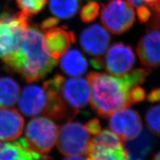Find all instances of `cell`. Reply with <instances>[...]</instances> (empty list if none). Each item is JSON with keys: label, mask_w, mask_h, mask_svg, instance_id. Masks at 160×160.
Wrapping results in <instances>:
<instances>
[{"label": "cell", "mask_w": 160, "mask_h": 160, "mask_svg": "<svg viewBox=\"0 0 160 160\" xmlns=\"http://www.w3.org/2000/svg\"><path fill=\"white\" fill-rule=\"evenodd\" d=\"M47 96L42 87L30 85L25 87L18 98V107L25 116L43 115L46 107Z\"/></svg>", "instance_id": "obj_13"}, {"label": "cell", "mask_w": 160, "mask_h": 160, "mask_svg": "<svg viewBox=\"0 0 160 160\" xmlns=\"http://www.w3.org/2000/svg\"><path fill=\"white\" fill-rule=\"evenodd\" d=\"M148 100L149 102H157L160 101V88L152 89L148 95Z\"/></svg>", "instance_id": "obj_31"}, {"label": "cell", "mask_w": 160, "mask_h": 160, "mask_svg": "<svg viewBox=\"0 0 160 160\" xmlns=\"http://www.w3.org/2000/svg\"><path fill=\"white\" fill-rule=\"evenodd\" d=\"M66 28H52L43 35L45 44L48 52L55 59H58L66 53L70 46L76 42V36Z\"/></svg>", "instance_id": "obj_14"}, {"label": "cell", "mask_w": 160, "mask_h": 160, "mask_svg": "<svg viewBox=\"0 0 160 160\" xmlns=\"http://www.w3.org/2000/svg\"><path fill=\"white\" fill-rule=\"evenodd\" d=\"M3 62L27 82L32 83L46 77L56 66L58 59L48 52L39 27L29 25L16 52L4 59Z\"/></svg>", "instance_id": "obj_2"}, {"label": "cell", "mask_w": 160, "mask_h": 160, "mask_svg": "<svg viewBox=\"0 0 160 160\" xmlns=\"http://www.w3.org/2000/svg\"><path fill=\"white\" fill-rule=\"evenodd\" d=\"M137 53L142 65L152 69L160 66V29L147 28V32L139 39Z\"/></svg>", "instance_id": "obj_11"}, {"label": "cell", "mask_w": 160, "mask_h": 160, "mask_svg": "<svg viewBox=\"0 0 160 160\" xmlns=\"http://www.w3.org/2000/svg\"><path fill=\"white\" fill-rule=\"evenodd\" d=\"M46 155L34 151L28 145L26 138H20L13 143L0 140V159L32 160L48 159Z\"/></svg>", "instance_id": "obj_16"}, {"label": "cell", "mask_w": 160, "mask_h": 160, "mask_svg": "<svg viewBox=\"0 0 160 160\" xmlns=\"http://www.w3.org/2000/svg\"><path fill=\"white\" fill-rule=\"evenodd\" d=\"M86 129L89 133L93 135V136H96L100 132L102 131V127L100 126V123L98 119H92L85 125Z\"/></svg>", "instance_id": "obj_29"}, {"label": "cell", "mask_w": 160, "mask_h": 160, "mask_svg": "<svg viewBox=\"0 0 160 160\" xmlns=\"http://www.w3.org/2000/svg\"><path fill=\"white\" fill-rule=\"evenodd\" d=\"M101 21L109 32L120 35L132 27L136 14L133 6L125 0H109L102 4Z\"/></svg>", "instance_id": "obj_6"}, {"label": "cell", "mask_w": 160, "mask_h": 160, "mask_svg": "<svg viewBox=\"0 0 160 160\" xmlns=\"http://www.w3.org/2000/svg\"><path fill=\"white\" fill-rule=\"evenodd\" d=\"M20 88L13 78H0V108L13 106L18 102Z\"/></svg>", "instance_id": "obj_20"}, {"label": "cell", "mask_w": 160, "mask_h": 160, "mask_svg": "<svg viewBox=\"0 0 160 160\" xmlns=\"http://www.w3.org/2000/svg\"><path fill=\"white\" fill-rule=\"evenodd\" d=\"M150 69L131 70L121 77L99 73H89L87 79L91 90L90 102L99 116L108 118L118 110L132 106L129 98L132 88L142 84Z\"/></svg>", "instance_id": "obj_1"}, {"label": "cell", "mask_w": 160, "mask_h": 160, "mask_svg": "<svg viewBox=\"0 0 160 160\" xmlns=\"http://www.w3.org/2000/svg\"><path fill=\"white\" fill-rule=\"evenodd\" d=\"M62 78L61 75H56L43 85L47 96L46 107L43 115L59 122H69L79 113L66 103L61 96L59 87Z\"/></svg>", "instance_id": "obj_7"}, {"label": "cell", "mask_w": 160, "mask_h": 160, "mask_svg": "<svg viewBox=\"0 0 160 160\" xmlns=\"http://www.w3.org/2000/svg\"><path fill=\"white\" fill-rule=\"evenodd\" d=\"M152 159H156V160H160V151L159 152H158L156 155H154Z\"/></svg>", "instance_id": "obj_34"}, {"label": "cell", "mask_w": 160, "mask_h": 160, "mask_svg": "<svg viewBox=\"0 0 160 160\" xmlns=\"http://www.w3.org/2000/svg\"><path fill=\"white\" fill-rule=\"evenodd\" d=\"M82 0H49L51 12L61 19H69L76 16L81 6Z\"/></svg>", "instance_id": "obj_21"}, {"label": "cell", "mask_w": 160, "mask_h": 160, "mask_svg": "<svg viewBox=\"0 0 160 160\" xmlns=\"http://www.w3.org/2000/svg\"><path fill=\"white\" fill-rule=\"evenodd\" d=\"M122 142V140L116 133L109 129L102 130L92 139V142L93 144L106 147H118L122 146L123 145Z\"/></svg>", "instance_id": "obj_22"}, {"label": "cell", "mask_w": 160, "mask_h": 160, "mask_svg": "<svg viewBox=\"0 0 160 160\" xmlns=\"http://www.w3.org/2000/svg\"><path fill=\"white\" fill-rule=\"evenodd\" d=\"M124 142L128 159H143L152 151L156 140L147 130H143L136 138Z\"/></svg>", "instance_id": "obj_17"}, {"label": "cell", "mask_w": 160, "mask_h": 160, "mask_svg": "<svg viewBox=\"0 0 160 160\" xmlns=\"http://www.w3.org/2000/svg\"><path fill=\"white\" fill-rule=\"evenodd\" d=\"M143 2L144 3H146L147 4V6H148L152 9L154 8H156L160 3V0H143Z\"/></svg>", "instance_id": "obj_32"}, {"label": "cell", "mask_w": 160, "mask_h": 160, "mask_svg": "<svg viewBox=\"0 0 160 160\" xmlns=\"http://www.w3.org/2000/svg\"><path fill=\"white\" fill-rule=\"evenodd\" d=\"M48 0H16L22 12L29 16L41 12L46 6Z\"/></svg>", "instance_id": "obj_24"}, {"label": "cell", "mask_w": 160, "mask_h": 160, "mask_svg": "<svg viewBox=\"0 0 160 160\" xmlns=\"http://www.w3.org/2000/svg\"><path fill=\"white\" fill-rule=\"evenodd\" d=\"M137 16L139 22L141 23L149 22L151 18V12L149 9L145 5H142L137 7Z\"/></svg>", "instance_id": "obj_28"}, {"label": "cell", "mask_w": 160, "mask_h": 160, "mask_svg": "<svg viewBox=\"0 0 160 160\" xmlns=\"http://www.w3.org/2000/svg\"><path fill=\"white\" fill-rule=\"evenodd\" d=\"M92 138L86 126L79 122H66L59 128L57 138L59 151L68 159L87 158Z\"/></svg>", "instance_id": "obj_3"}, {"label": "cell", "mask_w": 160, "mask_h": 160, "mask_svg": "<svg viewBox=\"0 0 160 160\" xmlns=\"http://www.w3.org/2000/svg\"><path fill=\"white\" fill-rule=\"evenodd\" d=\"M110 42L107 30L98 24L85 29L80 36V43L83 50L94 59H101Z\"/></svg>", "instance_id": "obj_12"}, {"label": "cell", "mask_w": 160, "mask_h": 160, "mask_svg": "<svg viewBox=\"0 0 160 160\" xmlns=\"http://www.w3.org/2000/svg\"><path fill=\"white\" fill-rule=\"evenodd\" d=\"M153 15L147 25V28H156L160 29V3L152 9Z\"/></svg>", "instance_id": "obj_27"}, {"label": "cell", "mask_w": 160, "mask_h": 160, "mask_svg": "<svg viewBox=\"0 0 160 160\" xmlns=\"http://www.w3.org/2000/svg\"><path fill=\"white\" fill-rule=\"evenodd\" d=\"M127 2H129L132 6L134 7H139L142 5H143V0H127Z\"/></svg>", "instance_id": "obj_33"}, {"label": "cell", "mask_w": 160, "mask_h": 160, "mask_svg": "<svg viewBox=\"0 0 160 160\" xmlns=\"http://www.w3.org/2000/svg\"><path fill=\"white\" fill-rule=\"evenodd\" d=\"M146 123L149 131L160 138V104L148 109L146 114Z\"/></svg>", "instance_id": "obj_23"}, {"label": "cell", "mask_w": 160, "mask_h": 160, "mask_svg": "<svg viewBox=\"0 0 160 160\" xmlns=\"http://www.w3.org/2000/svg\"><path fill=\"white\" fill-rule=\"evenodd\" d=\"M88 159L125 160L128 159V155L123 144L118 147H106L95 145L91 142L87 153Z\"/></svg>", "instance_id": "obj_19"}, {"label": "cell", "mask_w": 160, "mask_h": 160, "mask_svg": "<svg viewBox=\"0 0 160 160\" xmlns=\"http://www.w3.org/2000/svg\"><path fill=\"white\" fill-rule=\"evenodd\" d=\"M30 18L23 12H5L1 15L0 58L3 60L16 52L24 32L30 25Z\"/></svg>", "instance_id": "obj_4"}, {"label": "cell", "mask_w": 160, "mask_h": 160, "mask_svg": "<svg viewBox=\"0 0 160 160\" xmlns=\"http://www.w3.org/2000/svg\"><path fill=\"white\" fill-rule=\"evenodd\" d=\"M59 19L57 18H49L42 22L41 25V28L44 31H47L49 29L55 27L59 23Z\"/></svg>", "instance_id": "obj_30"}, {"label": "cell", "mask_w": 160, "mask_h": 160, "mask_svg": "<svg viewBox=\"0 0 160 160\" xmlns=\"http://www.w3.org/2000/svg\"><path fill=\"white\" fill-rule=\"evenodd\" d=\"M145 89L139 86H134L129 90V98L132 104H136L143 102L146 99Z\"/></svg>", "instance_id": "obj_26"}, {"label": "cell", "mask_w": 160, "mask_h": 160, "mask_svg": "<svg viewBox=\"0 0 160 160\" xmlns=\"http://www.w3.org/2000/svg\"><path fill=\"white\" fill-rule=\"evenodd\" d=\"M24 119L17 109L0 108V140L12 141L21 136Z\"/></svg>", "instance_id": "obj_15"}, {"label": "cell", "mask_w": 160, "mask_h": 160, "mask_svg": "<svg viewBox=\"0 0 160 160\" xmlns=\"http://www.w3.org/2000/svg\"><path fill=\"white\" fill-rule=\"evenodd\" d=\"M109 126L123 142L138 137L142 131L141 117L136 110L125 108L109 116Z\"/></svg>", "instance_id": "obj_8"}, {"label": "cell", "mask_w": 160, "mask_h": 160, "mask_svg": "<svg viewBox=\"0 0 160 160\" xmlns=\"http://www.w3.org/2000/svg\"><path fill=\"white\" fill-rule=\"evenodd\" d=\"M136 56L131 46L123 43L111 46L105 57V67L112 76L121 77L132 70Z\"/></svg>", "instance_id": "obj_9"}, {"label": "cell", "mask_w": 160, "mask_h": 160, "mask_svg": "<svg viewBox=\"0 0 160 160\" xmlns=\"http://www.w3.org/2000/svg\"><path fill=\"white\" fill-rule=\"evenodd\" d=\"M100 9L99 4L96 2H89L82 8L80 18L84 23H90L97 18Z\"/></svg>", "instance_id": "obj_25"}, {"label": "cell", "mask_w": 160, "mask_h": 160, "mask_svg": "<svg viewBox=\"0 0 160 160\" xmlns=\"http://www.w3.org/2000/svg\"><path fill=\"white\" fill-rule=\"evenodd\" d=\"M62 69L72 77H79L86 72L88 62L83 55L78 49H70L65 53L60 60Z\"/></svg>", "instance_id": "obj_18"}, {"label": "cell", "mask_w": 160, "mask_h": 160, "mask_svg": "<svg viewBox=\"0 0 160 160\" xmlns=\"http://www.w3.org/2000/svg\"><path fill=\"white\" fill-rule=\"evenodd\" d=\"M25 133L29 147L34 151L46 155L56 143L58 128L50 119L37 117L29 122Z\"/></svg>", "instance_id": "obj_5"}, {"label": "cell", "mask_w": 160, "mask_h": 160, "mask_svg": "<svg viewBox=\"0 0 160 160\" xmlns=\"http://www.w3.org/2000/svg\"><path fill=\"white\" fill-rule=\"evenodd\" d=\"M60 93L69 106L78 110L88 106L91 98V90L88 79L73 77H63L59 87Z\"/></svg>", "instance_id": "obj_10"}]
</instances>
